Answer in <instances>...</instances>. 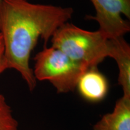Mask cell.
<instances>
[{"label":"cell","instance_id":"obj_1","mask_svg":"<svg viewBox=\"0 0 130 130\" xmlns=\"http://www.w3.org/2000/svg\"><path fill=\"white\" fill-rule=\"evenodd\" d=\"M74 13L71 7L34 4L28 0H2L0 4V34L7 69H14L30 91L37 81L30 67L31 53L41 38L45 45Z\"/></svg>","mask_w":130,"mask_h":130},{"label":"cell","instance_id":"obj_2","mask_svg":"<svg viewBox=\"0 0 130 130\" xmlns=\"http://www.w3.org/2000/svg\"><path fill=\"white\" fill-rule=\"evenodd\" d=\"M52 46L89 68L97 67L109 56L108 39L100 31H90L66 22L51 38Z\"/></svg>","mask_w":130,"mask_h":130},{"label":"cell","instance_id":"obj_3","mask_svg":"<svg viewBox=\"0 0 130 130\" xmlns=\"http://www.w3.org/2000/svg\"><path fill=\"white\" fill-rule=\"evenodd\" d=\"M34 60L32 72L36 81H49L59 93L74 91L79 78L90 68L53 46L45 47L36 55Z\"/></svg>","mask_w":130,"mask_h":130},{"label":"cell","instance_id":"obj_4","mask_svg":"<svg viewBox=\"0 0 130 130\" xmlns=\"http://www.w3.org/2000/svg\"><path fill=\"white\" fill-rule=\"evenodd\" d=\"M96 15L89 16L99 24V31L107 39L123 37L130 25L122 15L130 18V0H91Z\"/></svg>","mask_w":130,"mask_h":130},{"label":"cell","instance_id":"obj_5","mask_svg":"<svg viewBox=\"0 0 130 130\" xmlns=\"http://www.w3.org/2000/svg\"><path fill=\"white\" fill-rule=\"evenodd\" d=\"M109 56L117 63L119 69L118 83L123 96L130 97V46L123 37L108 39Z\"/></svg>","mask_w":130,"mask_h":130},{"label":"cell","instance_id":"obj_6","mask_svg":"<svg viewBox=\"0 0 130 130\" xmlns=\"http://www.w3.org/2000/svg\"><path fill=\"white\" fill-rule=\"evenodd\" d=\"M108 87L106 77L98 71L97 67H93L89 68L81 76L76 88L84 100L97 102L105 98Z\"/></svg>","mask_w":130,"mask_h":130},{"label":"cell","instance_id":"obj_7","mask_svg":"<svg viewBox=\"0 0 130 130\" xmlns=\"http://www.w3.org/2000/svg\"><path fill=\"white\" fill-rule=\"evenodd\" d=\"M93 130H130V97L119 99L113 111L103 115Z\"/></svg>","mask_w":130,"mask_h":130},{"label":"cell","instance_id":"obj_8","mask_svg":"<svg viewBox=\"0 0 130 130\" xmlns=\"http://www.w3.org/2000/svg\"><path fill=\"white\" fill-rule=\"evenodd\" d=\"M0 130H18V123L4 96L0 93Z\"/></svg>","mask_w":130,"mask_h":130},{"label":"cell","instance_id":"obj_9","mask_svg":"<svg viewBox=\"0 0 130 130\" xmlns=\"http://www.w3.org/2000/svg\"><path fill=\"white\" fill-rule=\"evenodd\" d=\"M7 69L4 58V46L2 36L0 34V75L5 70Z\"/></svg>","mask_w":130,"mask_h":130},{"label":"cell","instance_id":"obj_10","mask_svg":"<svg viewBox=\"0 0 130 130\" xmlns=\"http://www.w3.org/2000/svg\"><path fill=\"white\" fill-rule=\"evenodd\" d=\"M1 1H2V0H0V4H1Z\"/></svg>","mask_w":130,"mask_h":130}]
</instances>
